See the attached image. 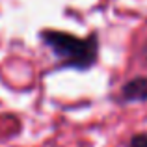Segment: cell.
I'll return each instance as SVG.
<instances>
[{"mask_svg":"<svg viewBox=\"0 0 147 147\" xmlns=\"http://www.w3.org/2000/svg\"><path fill=\"white\" fill-rule=\"evenodd\" d=\"M39 37L45 47H49L52 54L58 58L61 69H75V71L84 73L90 71L99 60L97 32L86 37H78L69 32L47 28L39 32Z\"/></svg>","mask_w":147,"mask_h":147,"instance_id":"cell-1","label":"cell"},{"mask_svg":"<svg viewBox=\"0 0 147 147\" xmlns=\"http://www.w3.org/2000/svg\"><path fill=\"white\" fill-rule=\"evenodd\" d=\"M121 102H145L147 100V76H136L121 86Z\"/></svg>","mask_w":147,"mask_h":147,"instance_id":"cell-2","label":"cell"},{"mask_svg":"<svg viewBox=\"0 0 147 147\" xmlns=\"http://www.w3.org/2000/svg\"><path fill=\"white\" fill-rule=\"evenodd\" d=\"M127 147H147V132H142V134L132 136Z\"/></svg>","mask_w":147,"mask_h":147,"instance_id":"cell-3","label":"cell"}]
</instances>
